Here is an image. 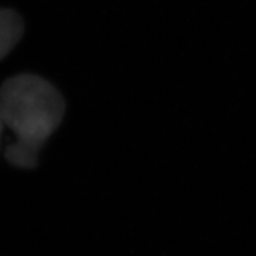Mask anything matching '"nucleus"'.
<instances>
[{
    "label": "nucleus",
    "instance_id": "1",
    "mask_svg": "<svg viewBox=\"0 0 256 256\" xmlns=\"http://www.w3.org/2000/svg\"><path fill=\"white\" fill-rule=\"evenodd\" d=\"M63 96L49 81L34 74H19L0 86V116L17 140L6 147L5 158L19 168H34L38 156L62 122Z\"/></svg>",
    "mask_w": 256,
    "mask_h": 256
},
{
    "label": "nucleus",
    "instance_id": "2",
    "mask_svg": "<svg viewBox=\"0 0 256 256\" xmlns=\"http://www.w3.org/2000/svg\"><path fill=\"white\" fill-rule=\"evenodd\" d=\"M24 34V22L12 8H0V60L14 50Z\"/></svg>",
    "mask_w": 256,
    "mask_h": 256
},
{
    "label": "nucleus",
    "instance_id": "3",
    "mask_svg": "<svg viewBox=\"0 0 256 256\" xmlns=\"http://www.w3.org/2000/svg\"><path fill=\"white\" fill-rule=\"evenodd\" d=\"M4 127H6V126H5L4 121H2V116H0V138H2V130H4Z\"/></svg>",
    "mask_w": 256,
    "mask_h": 256
}]
</instances>
